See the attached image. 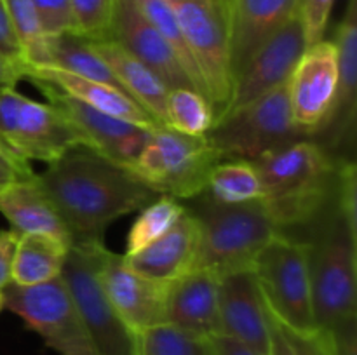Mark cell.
<instances>
[{"label":"cell","instance_id":"36","mask_svg":"<svg viewBox=\"0 0 357 355\" xmlns=\"http://www.w3.org/2000/svg\"><path fill=\"white\" fill-rule=\"evenodd\" d=\"M37 178L30 162L14 153L6 143L0 139V191L20 183H28Z\"/></svg>","mask_w":357,"mask_h":355},{"label":"cell","instance_id":"33","mask_svg":"<svg viewBox=\"0 0 357 355\" xmlns=\"http://www.w3.org/2000/svg\"><path fill=\"white\" fill-rule=\"evenodd\" d=\"M75 33L89 40L110 38L117 0H70Z\"/></svg>","mask_w":357,"mask_h":355},{"label":"cell","instance_id":"43","mask_svg":"<svg viewBox=\"0 0 357 355\" xmlns=\"http://www.w3.org/2000/svg\"><path fill=\"white\" fill-rule=\"evenodd\" d=\"M268 355H295L291 345L286 340L282 327L271 315V354Z\"/></svg>","mask_w":357,"mask_h":355},{"label":"cell","instance_id":"45","mask_svg":"<svg viewBox=\"0 0 357 355\" xmlns=\"http://www.w3.org/2000/svg\"><path fill=\"white\" fill-rule=\"evenodd\" d=\"M223 2H225V6H227V3H229V0H223Z\"/></svg>","mask_w":357,"mask_h":355},{"label":"cell","instance_id":"29","mask_svg":"<svg viewBox=\"0 0 357 355\" xmlns=\"http://www.w3.org/2000/svg\"><path fill=\"white\" fill-rule=\"evenodd\" d=\"M215 122L211 103L187 87L171 89L166 104V125L190 136H204Z\"/></svg>","mask_w":357,"mask_h":355},{"label":"cell","instance_id":"31","mask_svg":"<svg viewBox=\"0 0 357 355\" xmlns=\"http://www.w3.org/2000/svg\"><path fill=\"white\" fill-rule=\"evenodd\" d=\"M136 3H138V7L142 9V13L145 14L146 19H149L150 23L159 30V33L169 42V45L174 49L178 58H180L183 68L187 70L188 77H190L192 82H194L195 89L208 100L202 77L201 73H199L194 58H192V52L190 49H188L187 42H185L183 33H181L176 14L171 9L169 3H167L166 0H136Z\"/></svg>","mask_w":357,"mask_h":355},{"label":"cell","instance_id":"32","mask_svg":"<svg viewBox=\"0 0 357 355\" xmlns=\"http://www.w3.org/2000/svg\"><path fill=\"white\" fill-rule=\"evenodd\" d=\"M3 6L21 45L23 59L28 66L38 68L44 63L47 35L42 30L33 2L31 0H3Z\"/></svg>","mask_w":357,"mask_h":355},{"label":"cell","instance_id":"30","mask_svg":"<svg viewBox=\"0 0 357 355\" xmlns=\"http://www.w3.org/2000/svg\"><path fill=\"white\" fill-rule=\"evenodd\" d=\"M138 355H216L211 338L195 336L171 324L138 334Z\"/></svg>","mask_w":357,"mask_h":355},{"label":"cell","instance_id":"24","mask_svg":"<svg viewBox=\"0 0 357 355\" xmlns=\"http://www.w3.org/2000/svg\"><path fill=\"white\" fill-rule=\"evenodd\" d=\"M0 212L16 233H42L72 246V235L59 218L52 202L42 190L37 178L0 191Z\"/></svg>","mask_w":357,"mask_h":355},{"label":"cell","instance_id":"37","mask_svg":"<svg viewBox=\"0 0 357 355\" xmlns=\"http://www.w3.org/2000/svg\"><path fill=\"white\" fill-rule=\"evenodd\" d=\"M282 333L291 345L295 355H333L326 331H316L312 334H296L282 327Z\"/></svg>","mask_w":357,"mask_h":355},{"label":"cell","instance_id":"3","mask_svg":"<svg viewBox=\"0 0 357 355\" xmlns=\"http://www.w3.org/2000/svg\"><path fill=\"white\" fill-rule=\"evenodd\" d=\"M199 221V249L194 270H209L218 277L251 270L255 260L279 232L260 200L218 204L209 200L194 212Z\"/></svg>","mask_w":357,"mask_h":355},{"label":"cell","instance_id":"12","mask_svg":"<svg viewBox=\"0 0 357 355\" xmlns=\"http://www.w3.org/2000/svg\"><path fill=\"white\" fill-rule=\"evenodd\" d=\"M35 87L42 90L49 104L58 108L86 138L87 148L94 150L108 160L132 167L142 153L143 146L149 141L152 129L145 125L132 124L124 118L114 117L105 111L96 110L75 97L59 90L51 82L30 77Z\"/></svg>","mask_w":357,"mask_h":355},{"label":"cell","instance_id":"38","mask_svg":"<svg viewBox=\"0 0 357 355\" xmlns=\"http://www.w3.org/2000/svg\"><path fill=\"white\" fill-rule=\"evenodd\" d=\"M333 355H357V317L326 331Z\"/></svg>","mask_w":357,"mask_h":355},{"label":"cell","instance_id":"27","mask_svg":"<svg viewBox=\"0 0 357 355\" xmlns=\"http://www.w3.org/2000/svg\"><path fill=\"white\" fill-rule=\"evenodd\" d=\"M206 191L218 204H246L260 200L261 184L253 162L220 160L209 174Z\"/></svg>","mask_w":357,"mask_h":355},{"label":"cell","instance_id":"28","mask_svg":"<svg viewBox=\"0 0 357 355\" xmlns=\"http://www.w3.org/2000/svg\"><path fill=\"white\" fill-rule=\"evenodd\" d=\"M185 211L187 209L178 202V198L159 195L155 200L142 209V214L132 223L126 244V256L138 253L153 240L160 239L164 233L173 228Z\"/></svg>","mask_w":357,"mask_h":355},{"label":"cell","instance_id":"18","mask_svg":"<svg viewBox=\"0 0 357 355\" xmlns=\"http://www.w3.org/2000/svg\"><path fill=\"white\" fill-rule=\"evenodd\" d=\"M338 56V87L333 108L324 127L314 138L331 152L354 141L357 89V0H349L344 17L335 31Z\"/></svg>","mask_w":357,"mask_h":355},{"label":"cell","instance_id":"7","mask_svg":"<svg viewBox=\"0 0 357 355\" xmlns=\"http://www.w3.org/2000/svg\"><path fill=\"white\" fill-rule=\"evenodd\" d=\"M204 138L222 160L248 162L296 139H305L293 120L288 84L215 120Z\"/></svg>","mask_w":357,"mask_h":355},{"label":"cell","instance_id":"14","mask_svg":"<svg viewBox=\"0 0 357 355\" xmlns=\"http://www.w3.org/2000/svg\"><path fill=\"white\" fill-rule=\"evenodd\" d=\"M338 87V56L333 40L309 45L288 80L289 106L295 125L310 139L324 127Z\"/></svg>","mask_w":357,"mask_h":355},{"label":"cell","instance_id":"21","mask_svg":"<svg viewBox=\"0 0 357 355\" xmlns=\"http://www.w3.org/2000/svg\"><path fill=\"white\" fill-rule=\"evenodd\" d=\"M218 287L220 277L209 270H192L174 281L167 299V324L202 338L222 333Z\"/></svg>","mask_w":357,"mask_h":355},{"label":"cell","instance_id":"9","mask_svg":"<svg viewBox=\"0 0 357 355\" xmlns=\"http://www.w3.org/2000/svg\"><path fill=\"white\" fill-rule=\"evenodd\" d=\"M176 14L185 42L192 52L206 96L222 117L230 103L234 89L230 65V37L227 6L223 0H166Z\"/></svg>","mask_w":357,"mask_h":355},{"label":"cell","instance_id":"22","mask_svg":"<svg viewBox=\"0 0 357 355\" xmlns=\"http://www.w3.org/2000/svg\"><path fill=\"white\" fill-rule=\"evenodd\" d=\"M30 77L47 80V82H51L52 86H56L68 96L75 97V100L82 101V103L89 104L96 110L105 111V113L132 122V124L145 125V127L162 125L145 108L139 106L129 94L117 89V87L108 86V84L84 79V77L73 75V73L63 72V70L26 66L24 79H30Z\"/></svg>","mask_w":357,"mask_h":355},{"label":"cell","instance_id":"35","mask_svg":"<svg viewBox=\"0 0 357 355\" xmlns=\"http://www.w3.org/2000/svg\"><path fill=\"white\" fill-rule=\"evenodd\" d=\"M333 6L335 0H298V16L305 31L307 45L324 40Z\"/></svg>","mask_w":357,"mask_h":355},{"label":"cell","instance_id":"39","mask_svg":"<svg viewBox=\"0 0 357 355\" xmlns=\"http://www.w3.org/2000/svg\"><path fill=\"white\" fill-rule=\"evenodd\" d=\"M20 233L14 230H0V291L13 282L14 256H16Z\"/></svg>","mask_w":357,"mask_h":355},{"label":"cell","instance_id":"8","mask_svg":"<svg viewBox=\"0 0 357 355\" xmlns=\"http://www.w3.org/2000/svg\"><path fill=\"white\" fill-rule=\"evenodd\" d=\"M101 246L103 240L72 242L66 251L61 278L98 355H138V334L126 326L101 285L98 274Z\"/></svg>","mask_w":357,"mask_h":355},{"label":"cell","instance_id":"44","mask_svg":"<svg viewBox=\"0 0 357 355\" xmlns=\"http://www.w3.org/2000/svg\"><path fill=\"white\" fill-rule=\"evenodd\" d=\"M3 308V296H2V291H0V310Z\"/></svg>","mask_w":357,"mask_h":355},{"label":"cell","instance_id":"41","mask_svg":"<svg viewBox=\"0 0 357 355\" xmlns=\"http://www.w3.org/2000/svg\"><path fill=\"white\" fill-rule=\"evenodd\" d=\"M213 348H215L216 355H261L255 352L253 348L246 347L241 341L234 340V338L225 336V334H215L211 336Z\"/></svg>","mask_w":357,"mask_h":355},{"label":"cell","instance_id":"1","mask_svg":"<svg viewBox=\"0 0 357 355\" xmlns=\"http://www.w3.org/2000/svg\"><path fill=\"white\" fill-rule=\"evenodd\" d=\"M37 181L72 235V242L103 240V232L126 214L146 207L160 194L131 167L77 146L49 162Z\"/></svg>","mask_w":357,"mask_h":355},{"label":"cell","instance_id":"20","mask_svg":"<svg viewBox=\"0 0 357 355\" xmlns=\"http://www.w3.org/2000/svg\"><path fill=\"white\" fill-rule=\"evenodd\" d=\"M199 249L197 216L185 211L169 232L124 260L129 268L145 277L174 282L194 270Z\"/></svg>","mask_w":357,"mask_h":355},{"label":"cell","instance_id":"5","mask_svg":"<svg viewBox=\"0 0 357 355\" xmlns=\"http://www.w3.org/2000/svg\"><path fill=\"white\" fill-rule=\"evenodd\" d=\"M310 246V284L317 329L328 331L357 317V233L340 212L331 214Z\"/></svg>","mask_w":357,"mask_h":355},{"label":"cell","instance_id":"13","mask_svg":"<svg viewBox=\"0 0 357 355\" xmlns=\"http://www.w3.org/2000/svg\"><path fill=\"white\" fill-rule=\"evenodd\" d=\"M98 274L108 299L126 326L136 334L167 324V299L173 282L145 277L128 267L124 254L105 247L98 256Z\"/></svg>","mask_w":357,"mask_h":355},{"label":"cell","instance_id":"17","mask_svg":"<svg viewBox=\"0 0 357 355\" xmlns=\"http://www.w3.org/2000/svg\"><path fill=\"white\" fill-rule=\"evenodd\" d=\"M218 312L220 334L234 338L261 355L271 354V313L253 268L220 277Z\"/></svg>","mask_w":357,"mask_h":355},{"label":"cell","instance_id":"11","mask_svg":"<svg viewBox=\"0 0 357 355\" xmlns=\"http://www.w3.org/2000/svg\"><path fill=\"white\" fill-rule=\"evenodd\" d=\"M0 139L24 160L54 162L77 146H86L82 132L52 104L0 89Z\"/></svg>","mask_w":357,"mask_h":355},{"label":"cell","instance_id":"4","mask_svg":"<svg viewBox=\"0 0 357 355\" xmlns=\"http://www.w3.org/2000/svg\"><path fill=\"white\" fill-rule=\"evenodd\" d=\"M310 246L278 233L261 249L253 263V274L272 319L296 334L316 333Z\"/></svg>","mask_w":357,"mask_h":355},{"label":"cell","instance_id":"42","mask_svg":"<svg viewBox=\"0 0 357 355\" xmlns=\"http://www.w3.org/2000/svg\"><path fill=\"white\" fill-rule=\"evenodd\" d=\"M26 66L24 61H14L6 56H0V89L16 86L17 80L24 77Z\"/></svg>","mask_w":357,"mask_h":355},{"label":"cell","instance_id":"40","mask_svg":"<svg viewBox=\"0 0 357 355\" xmlns=\"http://www.w3.org/2000/svg\"><path fill=\"white\" fill-rule=\"evenodd\" d=\"M0 56H6L14 61H24L21 45L17 42L16 33H14L13 23H10V17L7 14L6 6H3V0H0Z\"/></svg>","mask_w":357,"mask_h":355},{"label":"cell","instance_id":"19","mask_svg":"<svg viewBox=\"0 0 357 355\" xmlns=\"http://www.w3.org/2000/svg\"><path fill=\"white\" fill-rule=\"evenodd\" d=\"M298 13V0H229L230 65L234 80L251 56Z\"/></svg>","mask_w":357,"mask_h":355},{"label":"cell","instance_id":"23","mask_svg":"<svg viewBox=\"0 0 357 355\" xmlns=\"http://www.w3.org/2000/svg\"><path fill=\"white\" fill-rule=\"evenodd\" d=\"M94 51L108 65L115 79L121 82L126 93L145 108L159 124L166 125V104L169 87L139 59L129 54L112 38L107 40H91Z\"/></svg>","mask_w":357,"mask_h":355},{"label":"cell","instance_id":"15","mask_svg":"<svg viewBox=\"0 0 357 355\" xmlns=\"http://www.w3.org/2000/svg\"><path fill=\"white\" fill-rule=\"evenodd\" d=\"M307 47L309 45H307L302 19L296 13L284 26L279 28L271 38H267L260 45V49L241 70V73L234 80L230 103L222 117L246 106L248 103L278 87L286 86Z\"/></svg>","mask_w":357,"mask_h":355},{"label":"cell","instance_id":"10","mask_svg":"<svg viewBox=\"0 0 357 355\" xmlns=\"http://www.w3.org/2000/svg\"><path fill=\"white\" fill-rule=\"evenodd\" d=\"M2 296L3 308L16 313L59 355H98L61 275L38 285L9 282Z\"/></svg>","mask_w":357,"mask_h":355},{"label":"cell","instance_id":"2","mask_svg":"<svg viewBox=\"0 0 357 355\" xmlns=\"http://www.w3.org/2000/svg\"><path fill=\"white\" fill-rule=\"evenodd\" d=\"M260 204L279 232L307 225L335 200L340 159L314 139H296L253 160Z\"/></svg>","mask_w":357,"mask_h":355},{"label":"cell","instance_id":"16","mask_svg":"<svg viewBox=\"0 0 357 355\" xmlns=\"http://www.w3.org/2000/svg\"><path fill=\"white\" fill-rule=\"evenodd\" d=\"M110 38L149 66L169 89L187 87L197 90L174 49L146 19L136 0H117Z\"/></svg>","mask_w":357,"mask_h":355},{"label":"cell","instance_id":"25","mask_svg":"<svg viewBox=\"0 0 357 355\" xmlns=\"http://www.w3.org/2000/svg\"><path fill=\"white\" fill-rule=\"evenodd\" d=\"M38 68L63 70V72L73 73V75L84 77V79L96 80V82L108 84V86H114L117 89L124 90V87L115 79V75L108 68L107 63L93 49L89 38L82 37L79 33H73V31L47 37L44 63Z\"/></svg>","mask_w":357,"mask_h":355},{"label":"cell","instance_id":"26","mask_svg":"<svg viewBox=\"0 0 357 355\" xmlns=\"http://www.w3.org/2000/svg\"><path fill=\"white\" fill-rule=\"evenodd\" d=\"M70 246L42 233L20 235L14 256L13 282L20 285H38L59 277Z\"/></svg>","mask_w":357,"mask_h":355},{"label":"cell","instance_id":"6","mask_svg":"<svg viewBox=\"0 0 357 355\" xmlns=\"http://www.w3.org/2000/svg\"><path fill=\"white\" fill-rule=\"evenodd\" d=\"M220 160L204 136L157 125L131 169L157 194L192 198L204 194L209 174Z\"/></svg>","mask_w":357,"mask_h":355},{"label":"cell","instance_id":"34","mask_svg":"<svg viewBox=\"0 0 357 355\" xmlns=\"http://www.w3.org/2000/svg\"><path fill=\"white\" fill-rule=\"evenodd\" d=\"M31 2L40 19L42 30L47 37L68 33V31L75 33L70 0H31Z\"/></svg>","mask_w":357,"mask_h":355}]
</instances>
